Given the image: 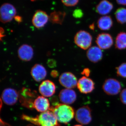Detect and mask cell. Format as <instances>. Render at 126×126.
I'll list each match as a JSON object with an SVG mask.
<instances>
[{
	"label": "cell",
	"mask_w": 126,
	"mask_h": 126,
	"mask_svg": "<svg viewBox=\"0 0 126 126\" xmlns=\"http://www.w3.org/2000/svg\"><path fill=\"white\" fill-rule=\"evenodd\" d=\"M16 11L14 6L10 3H4L0 8V19L2 23L10 22L16 16Z\"/></svg>",
	"instance_id": "277c9868"
},
{
	"label": "cell",
	"mask_w": 126,
	"mask_h": 126,
	"mask_svg": "<svg viewBox=\"0 0 126 126\" xmlns=\"http://www.w3.org/2000/svg\"><path fill=\"white\" fill-rule=\"evenodd\" d=\"M49 110L53 113L58 121L64 124H68L75 116L74 109L64 104H56L50 107Z\"/></svg>",
	"instance_id": "6da1fadb"
},
{
	"label": "cell",
	"mask_w": 126,
	"mask_h": 126,
	"mask_svg": "<svg viewBox=\"0 0 126 126\" xmlns=\"http://www.w3.org/2000/svg\"><path fill=\"white\" fill-rule=\"evenodd\" d=\"M118 4L119 5H126V0H116Z\"/></svg>",
	"instance_id": "1f68e13d"
},
{
	"label": "cell",
	"mask_w": 126,
	"mask_h": 126,
	"mask_svg": "<svg viewBox=\"0 0 126 126\" xmlns=\"http://www.w3.org/2000/svg\"><path fill=\"white\" fill-rule=\"evenodd\" d=\"M73 15L74 18H81L83 16V13L81 9H75L73 12Z\"/></svg>",
	"instance_id": "484cf974"
},
{
	"label": "cell",
	"mask_w": 126,
	"mask_h": 126,
	"mask_svg": "<svg viewBox=\"0 0 126 126\" xmlns=\"http://www.w3.org/2000/svg\"><path fill=\"white\" fill-rule=\"evenodd\" d=\"M23 119L31 123L40 126H60L58 120L54 114L50 111L42 112L35 117H32L26 115L22 117Z\"/></svg>",
	"instance_id": "7a4b0ae2"
},
{
	"label": "cell",
	"mask_w": 126,
	"mask_h": 126,
	"mask_svg": "<svg viewBox=\"0 0 126 126\" xmlns=\"http://www.w3.org/2000/svg\"><path fill=\"white\" fill-rule=\"evenodd\" d=\"M115 16L118 23L121 24H126V9L120 7L116 10Z\"/></svg>",
	"instance_id": "603a6c76"
},
{
	"label": "cell",
	"mask_w": 126,
	"mask_h": 126,
	"mask_svg": "<svg viewBox=\"0 0 126 126\" xmlns=\"http://www.w3.org/2000/svg\"><path fill=\"white\" fill-rule=\"evenodd\" d=\"M113 5L107 0H102L96 7V11L101 15H106L110 13L113 9Z\"/></svg>",
	"instance_id": "d6986e66"
},
{
	"label": "cell",
	"mask_w": 126,
	"mask_h": 126,
	"mask_svg": "<svg viewBox=\"0 0 126 126\" xmlns=\"http://www.w3.org/2000/svg\"><path fill=\"white\" fill-rule=\"evenodd\" d=\"M102 89L104 93L108 95H116L121 90V84L116 79H107L103 84Z\"/></svg>",
	"instance_id": "5b68a950"
},
{
	"label": "cell",
	"mask_w": 126,
	"mask_h": 126,
	"mask_svg": "<svg viewBox=\"0 0 126 126\" xmlns=\"http://www.w3.org/2000/svg\"><path fill=\"white\" fill-rule=\"evenodd\" d=\"M59 98L63 103L69 105L73 103L76 101L77 95L74 90L66 88L61 90L59 94Z\"/></svg>",
	"instance_id": "5bb4252c"
},
{
	"label": "cell",
	"mask_w": 126,
	"mask_h": 126,
	"mask_svg": "<svg viewBox=\"0 0 126 126\" xmlns=\"http://www.w3.org/2000/svg\"><path fill=\"white\" fill-rule=\"evenodd\" d=\"M91 34L84 30H80L75 34L74 38L75 44L82 49L87 50L90 48L92 43Z\"/></svg>",
	"instance_id": "3957f363"
},
{
	"label": "cell",
	"mask_w": 126,
	"mask_h": 126,
	"mask_svg": "<svg viewBox=\"0 0 126 126\" xmlns=\"http://www.w3.org/2000/svg\"><path fill=\"white\" fill-rule=\"evenodd\" d=\"M49 101L45 97L39 96L35 99L34 108L39 112H45L49 109Z\"/></svg>",
	"instance_id": "ac0fdd59"
},
{
	"label": "cell",
	"mask_w": 126,
	"mask_h": 126,
	"mask_svg": "<svg viewBox=\"0 0 126 126\" xmlns=\"http://www.w3.org/2000/svg\"><path fill=\"white\" fill-rule=\"evenodd\" d=\"M75 119L82 125H87L92 121L91 110L89 107L84 106L78 109L75 113Z\"/></svg>",
	"instance_id": "8992f818"
},
{
	"label": "cell",
	"mask_w": 126,
	"mask_h": 126,
	"mask_svg": "<svg viewBox=\"0 0 126 126\" xmlns=\"http://www.w3.org/2000/svg\"><path fill=\"white\" fill-rule=\"evenodd\" d=\"M39 92L43 96L50 97L54 94L56 91V86L54 83L49 80L44 81L39 87Z\"/></svg>",
	"instance_id": "4fadbf2b"
},
{
	"label": "cell",
	"mask_w": 126,
	"mask_h": 126,
	"mask_svg": "<svg viewBox=\"0 0 126 126\" xmlns=\"http://www.w3.org/2000/svg\"><path fill=\"white\" fill-rule=\"evenodd\" d=\"M49 20V16L45 12L39 10L34 14L32 19L34 26L38 29L42 28L47 24Z\"/></svg>",
	"instance_id": "7c38bea8"
},
{
	"label": "cell",
	"mask_w": 126,
	"mask_h": 126,
	"mask_svg": "<svg viewBox=\"0 0 126 126\" xmlns=\"http://www.w3.org/2000/svg\"><path fill=\"white\" fill-rule=\"evenodd\" d=\"M96 43L98 47L101 49H108L112 46L113 44V40L110 34L102 33L97 36Z\"/></svg>",
	"instance_id": "30bf717a"
},
{
	"label": "cell",
	"mask_w": 126,
	"mask_h": 126,
	"mask_svg": "<svg viewBox=\"0 0 126 126\" xmlns=\"http://www.w3.org/2000/svg\"><path fill=\"white\" fill-rule=\"evenodd\" d=\"M91 71L89 68H85L81 72V74L84 75L85 77H88L90 75Z\"/></svg>",
	"instance_id": "f1b7e54d"
},
{
	"label": "cell",
	"mask_w": 126,
	"mask_h": 126,
	"mask_svg": "<svg viewBox=\"0 0 126 126\" xmlns=\"http://www.w3.org/2000/svg\"><path fill=\"white\" fill-rule=\"evenodd\" d=\"M79 0H61L62 2L66 6L72 7L77 5Z\"/></svg>",
	"instance_id": "d4e9b609"
},
{
	"label": "cell",
	"mask_w": 126,
	"mask_h": 126,
	"mask_svg": "<svg viewBox=\"0 0 126 126\" xmlns=\"http://www.w3.org/2000/svg\"><path fill=\"white\" fill-rule=\"evenodd\" d=\"M116 69L117 76L126 78V63L121 64Z\"/></svg>",
	"instance_id": "cb8c5ba5"
},
{
	"label": "cell",
	"mask_w": 126,
	"mask_h": 126,
	"mask_svg": "<svg viewBox=\"0 0 126 126\" xmlns=\"http://www.w3.org/2000/svg\"><path fill=\"white\" fill-rule=\"evenodd\" d=\"M31 74L35 81L39 82L45 78L47 72L45 68L43 65L36 64L32 68Z\"/></svg>",
	"instance_id": "2e32d148"
},
{
	"label": "cell",
	"mask_w": 126,
	"mask_h": 126,
	"mask_svg": "<svg viewBox=\"0 0 126 126\" xmlns=\"http://www.w3.org/2000/svg\"><path fill=\"white\" fill-rule=\"evenodd\" d=\"M94 85L95 84L92 79L84 76L78 81L77 87L80 92L84 94H88L94 90Z\"/></svg>",
	"instance_id": "9c48e42d"
},
{
	"label": "cell",
	"mask_w": 126,
	"mask_h": 126,
	"mask_svg": "<svg viewBox=\"0 0 126 126\" xmlns=\"http://www.w3.org/2000/svg\"><path fill=\"white\" fill-rule=\"evenodd\" d=\"M97 25L101 30H109L113 25V21L110 16H103L98 20Z\"/></svg>",
	"instance_id": "ffe728a7"
},
{
	"label": "cell",
	"mask_w": 126,
	"mask_h": 126,
	"mask_svg": "<svg viewBox=\"0 0 126 126\" xmlns=\"http://www.w3.org/2000/svg\"><path fill=\"white\" fill-rule=\"evenodd\" d=\"M47 65L49 68H54L56 66V61L53 59H49L47 61Z\"/></svg>",
	"instance_id": "83f0119b"
},
{
	"label": "cell",
	"mask_w": 126,
	"mask_h": 126,
	"mask_svg": "<svg viewBox=\"0 0 126 126\" xmlns=\"http://www.w3.org/2000/svg\"><path fill=\"white\" fill-rule=\"evenodd\" d=\"M66 13L64 12H53L49 16V20L52 24L62 25Z\"/></svg>",
	"instance_id": "44dd1931"
},
{
	"label": "cell",
	"mask_w": 126,
	"mask_h": 126,
	"mask_svg": "<svg viewBox=\"0 0 126 126\" xmlns=\"http://www.w3.org/2000/svg\"><path fill=\"white\" fill-rule=\"evenodd\" d=\"M60 83L66 89H72L77 87L78 81L77 77L73 74L69 72L63 73L60 76Z\"/></svg>",
	"instance_id": "ba28073f"
},
{
	"label": "cell",
	"mask_w": 126,
	"mask_h": 126,
	"mask_svg": "<svg viewBox=\"0 0 126 126\" xmlns=\"http://www.w3.org/2000/svg\"><path fill=\"white\" fill-rule=\"evenodd\" d=\"M31 0V1H35L38 0Z\"/></svg>",
	"instance_id": "e575fe53"
},
{
	"label": "cell",
	"mask_w": 126,
	"mask_h": 126,
	"mask_svg": "<svg viewBox=\"0 0 126 126\" xmlns=\"http://www.w3.org/2000/svg\"><path fill=\"white\" fill-rule=\"evenodd\" d=\"M74 126H82L81 125H76Z\"/></svg>",
	"instance_id": "836d02e7"
},
{
	"label": "cell",
	"mask_w": 126,
	"mask_h": 126,
	"mask_svg": "<svg viewBox=\"0 0 126 126\" xmlns=\"http://www.w3.org/2000/svg\"><path fill=\"white\" fill-rule=\"evenodd\" d=\"M19 95H20V102L23 106L30 109L34 108L33 99L36 96V92L23 88Z\"/></svg>",
	"instance_id": "52a82bcc"
},
{
	"label": "cell",
	"mask_w": 126,
	"mask_h": 126,
	"mask_svg": "<svg viewBox=\"0 0 126 126\" xmlns=\"http://www.w3.org/2000/svg\"><path fill=\"white\" fill-rule=\"evenodd\" d=\"M115 47L120 50L126 48V32H122L118 34L115 40Z\"/></svg>",
	"instance_id": "7402d4cb"
},
{
	"label": "cell",
	"mask_w": 126,
	"mask_h": 126,
	"mask_svg": "<svg viewBox=\"0 0 126 126\" xmlns=\"http://www.w3.org/2000/svg\"><path fill=\"white\" fill-rule=\"evenodd\" d=\"M18 54L21 60L24 61H30L33 57V49L29 45H23L18 49Z\"/></svg>",
	"instance_id": "9a60e30c"
},
{
	"label": "cell",
	"mask_w": 126,
	"mask_h": 126,
	"mask_svg": "<svg viewBox=\"0 0 126 126\" xmlns=\"http://www.w3.org/2000/svg\"><path fill=\"white\" fill-rule=\"evenodd\" d=\"M19 94L15 89L7 88L3 90L1 98L3 102L9 106H12L16 103L19 98Z\"/></svg>",
	"instance_id": "8fae6325"
},
{
	"label": "cell",
	"mask_w": 126,
	"mask_h": 126,
	"mask_svg": "<svg viewBox=\"0 0 126 126\" xmlns=\"http://www.w3.org/2000/svg\"><path fill=\"white\" fill-rule=\"evenodd\" d=\"M50 75L53 78H57L59 76V73L56 70H54L51 71Z\"/></svg>",
	"instance_id": "f546056e"
},
{
	"label": "cell",
	"mask_w": 126,
	"mask_h": 126,
	"mask_svg": "<svg viewBox=\"0 0 126 126\" xmlns=\"http://www.w3.org/2000/svg\"><path fill=\"white\" fill-rule=\"evenodd\" d=\"M120 98L122 102L126 105V88L124 89L121 92Z\"/></svg>",
	"instance_id": "4316f807"
},
{
	"label": "cell",
	"mask_w": 126,
	"mask_h": 126,
	"mask_svg": "<svg viewBox=\"0 0 126 126\" xmlns=\"http://www.w3.org/2000/svg\"><path fill=\"white\" fill-rule=\"evenodd\" d=\"M88 59L92 63H96L102 60L103 54L101 49L96 46L90 47L87 52Z\"/></svg>",
	"instance_id": "e0dca14e"
},
{
	"label": "cell",
	"mask_w": 126,
	"mask_h": 126,
	"mask_svg": "<svg viewBox=\"0 0 126 126\" xmlns=\"http://www.w3.org/2000/svg\"><path fill=\"white\" fill-rule=\"evenodd\" d=\"M94 28H95V26H94V23H93L89 25V29H90L94 31Z\"/></svg>",
	"instance_id": "d6a6232c"
},
{
	"label": "cell",
	"mask_w": 126,
	"mask_h": 126,
	"mask_svg": "<svg viewBox=\"0 0 126 126\" xmlns=\"http://www.w3.org/2000/svg\"><path fill=\"white\" fill-rule=\"evenodd\" d=\"M14 19L18 23H21L23 21V18L20 16H16Z\"/></svg>",
	"instance_id": "4dcf8cb0"
}]
</instances>
